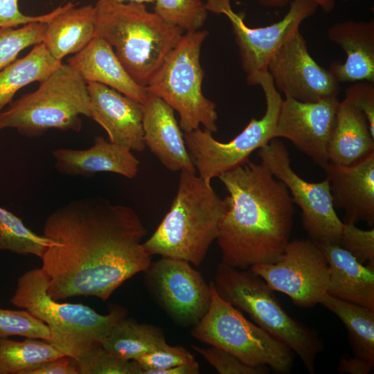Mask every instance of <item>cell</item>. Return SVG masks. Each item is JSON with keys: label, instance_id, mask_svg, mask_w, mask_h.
<instances>
[{"label": "cell", "instance_id": "cell-43", "mask_svg": "<svg viewBox=\"0 0 374 374\" xmlns=\"http://www.w3.org/2000/svg\"><path fill=\"white\" fill-rule=\"evenodd\" d=\"M199 365L197 362L180 364L163 370L158 371L154 374H198Z\"/></svg>", "mask_w": 374, "mask_h": 374}, {"label": "cell", "instance_id": "cell-30", "mask_svg": "<svg viewBox=\"0 0 374 374\" xmlns=\"http://www.w3.org/2000/svg\"><path fill=\"white\" fill-rule=\"evenodd\" d=\"M55 242L28 228L21 218L0 206V251L41 258Z\"/></svg>", "mask_w": 374, "mask_h": 374}, {"label": "cell", "instance_id": "cell-38", "mask_svg": "<svg viewBox=\"0 0 374 374\" xmlns=\"http://www.w3.org/2000/svg\"><path fill=\"white\" fill-rule=\"evenodd\" d=\"M19 0H0V28H13L31 22L47 24L56 15L66 8L68 3L53 10L49 13L29 16L23 14L19 9Z\"/></svg>", "mask_w": 374, "mask_h": 374}, {"label": "cell", "instance_id": "cell-19", "mask_svg": "<svg viewBox=\"0 0 374 374\" xmlns=\"http://www.w3.org/2000/svg\"><path fill=\"white\" fill-rule=\"evenodd\" d=\"M142 108L145 146L169 170L196 173L175 110L161 98L149 93Z\"/></svg>", "mask_w": 374, "mask_h": 374}, {"label": "cell", "instance_id": "cell-14", "mask_svg": "<svg viewBox=\"0 0 374 374\" xmlns=\"http://www.w3.org/2000/svg\"><path fill=\"white\" fill-rule=\"evenodd\" d=\"M185 260L161 257L143 271L145 282L161 308L177 323L196 325L208 311L210 284Z\"/></svg>", "mask_w": 374, "mask_h": 374}, {"label": "cell", "instance_id": "cell-33", "mask_svg": "<svg viewBox=\"0 0 374 374\" xmlns=\"http://www.w3.org/2000/svg\"><path fill=\"white\" fill-rule=\"evenodd\" d=\"M17 335L49 341L48 326L25 310L0 308V338Z\"/></svg>", "mask_w": 374, "mask_h": 374}, {"label": "cell", "instance_id": "cell-34", "mask_svg": "<svg viewBox=\"0 0 374 374\" xmlns=\"http://www.w3.org/2000/svg\"><path fill=\"white\" fill-rule=\"evenodd\" d=\"M76 362L79 374H143L135 361L114 355L102 347Z\"/></svg>", "mask_w": 374, "mask_h": 374}, {"label": "cell", "instance_id": "cell-44", "mask_svg": "<svg viewBox=\"0 0 374 374\" xmlns=\"http://www.w3.org/2000/svg\"><path fill=\"white\" fill-rule=\"evenodd\" d=\"M107 1H115V2H119V3H124L125 1H128L129 2H138V3H154V0H107Z\"/></svg>", "mask_w": 374, "mask_h": 374}, {"label": "cell", "instance_id": "cell-41", "mask_svg": "<svg viewBox=\"0 0 374 374\" xmlns=\"http://www.w3.org/2000/svg\"><path fill=\"white\" fill-rule=\"evenodd\" d=\"M374 364L357 356H341L337 371L341 373L368 374L373 370Z\"/></svg>", "mask_w": 374, "mask_h": 374}, {"label": "cell", "instance_id": "cell-26", "mask_svg": "<svg viewBox=\"0 0 374 374\" xmlns=\"http://www.w3.org/2000/svg\"><path fill=\"white\" fill-rule=\"evenodd\" d=\"M61 64L41 42L26 56L0 71V113L18 90L33 82L44 81Z\"/></svg>", "mask_w": 374, "mask_h": 374}, {"label": "cell", "instance_id": "cell-4", "mask_svg": "<svg viewBox=\"0 0 374 374\" xmlns=\"http://www.w3.org/2000/svg\"><path fill=\"white\" fill-rule=\"evenodd\" d=\"M94 10L96 36L107 42L132 78L146 87L184 31L142 3L98 0Z\"/></svg>", "mask_w": 374, "mask_h": 374}, {"label": "cell", "instance_id": "cell-3", "mask_svg": "<svg viewBox=\"0 0 374 374\" xmlns=\"http://www.w3.org/2000/svg\"><path fill=\"white\" fill-rule=\"evenodd\" d=\"M211 184L196 173L181 171L178 189L168 212L151 236L143 242L151 256L185 260L199 266L217 239L227 209Z\"/></svg>", "mask_w": 374, "mask_h": 374}, {"label": "cell", "instance_id": "cell-9", "mask_svg": "<svg viewBox=\"0 0 374 374\" xmlns=\"http://www.w3.org/2000/svg\"><path fill=\"white\" fill-rule=\"evenodd\" d=\"M209 308L191 330L192 336L210 346L225 350L246 364L267 366L275 373L288 374L294 353L282 341L249 321L240 310L222 299L209 283Z\"/></svg>", "mask_w": 374, "mask_h": 374}, {"label": "cell", "instance_id": "cell-40", "mask_svg": "<svg viewBox=\"0 0 374 374\" xmlns=\"http://www.w3.org/2000/svg\"><path fill=\"white\" fill-rule=\"evenodd\" d=\"M26 374H79V372L76 360L64 355L43 363Z\"/></svg>", "mask_w": 374, "mask_h": 374}, {"label": "cell", "instance_id": "cell-20", "mask_svg": "<svg viewBox=\"0 0 374 374\" xmlns=\"http://www.w3.org/2000/svg\"><path fill=\"white\" fill-rule=\"evenodd\" d=\"M52 155L57 171L73 177H89L107 172L132 179L139 171V161L132 150L102 136H95L93 145L87 149L57 148Z\"/></svg>", "mask_w": 374, "mask_h": 374}, {"label": "cell", "instance_id": "cell-15", "mask_svg": "<svg viewBox=\"0 0 374 374\" xmlns=\"http://www.w3.org/2000/svg\"><path fill=\"white\" fill-rule=\"evenodd\" d=\"M267 72L279 93L297 101L312 103L335 98L341 91L340 84L329 70L312 57L300 30L273 56Z\"/></svg>", "mask_w": 374, "mask_h": 374}, {"label": "cell", "instance_id": "cell-36", "mask_svg": "<svg viewBox=\"0 0 374 374\" xmlns=\"http://www.w3.org/2000/svg\"><path fill=\"white\" fill-rule=\"evenodd\" d=\"M143 370V374H154L157 371L195 361L193 354L180 346L167 344L134 360Z\"/></svg>", "mask_w": 374, "mask_h": 374}, {"label": "cell", "instance_id": "cell-29", "mask_svg": "<svg viewBox=\"0 0 374 374\" xmlns=\"http://www.w3.org/2000/svg\"><path fill=\"white\" fill-rule=\"evenodd\" d=\"M64 356L48 341L0 338V374H26L46 362Z\"/></svg>", "mask_w": 374, "mask_h": 374}, {"label": "cell", "instance_id": "cell-31", "mask_svg": "<svg viewBox=\"0 0 374 374\" xmlns=\"http://www.w3.org/2000/svg\"><path fill=\"white\" fill-rule=\"evenodd\" d=\"M154 12L186 33L199 30L207 18L201 0H154Z\"/></svg>", "mask_w": 374, "mask_h": 374}, {"label": "cell", "instance_id": "cell-42", "mask_svg": "<svg viewBox=\"0 0 374 374\" xmlns=\"http://www.w3.org/2000/svg\"><path fill=\"white\" fill-rule=\"evenodd\" d=\"M292 0H258L264 7L280 8L286 6ZM317 4L324 12H330L335 6L334 0H310Z\"/></svg>", "mask_w": 374, "mask_h": 374}, {"label": "cell", "instance_id": "cell-1", "mask_svg": "<svg viewBox=\"0 0 374 374\" xmlns=\"http://www.w3.org/2000/svg\"><path fill=\"white\" fill-rule=\"evenodd\" d=\"M146 234L132 208L103 197L59 207L44 224L43 235L55 242L40 258L48 294L56 301L78 296L106 301L150 265L142 242Z\"/></svg>", "mask_w": 374, "mask_h": 374}, {"label": "cell", "instance_id": "cell-25", "mask_svg": "<svg viewBox=\"0 0 374 374\" xmlns=\"http://www.w3.org/2000/svg\"><path fill=\"white\" fill-rule=\"evenodd\" d=\"M96 37L94 6L75 8L69 2L65 10L46 24L43 44L51 55L61 61L77 53Z\"/></svg>", "mask_w": 374, "mask_h": 374}, {"label": "cell", "instance_id": "cell-37", "mask_svg": "<svg viewBox=\"0 0 374 374\" xmlns=\"http://www.w3.org/2000/svg\"><path fill=\"white\" fill-rule=\"evenodd\" d=\"M339 245L358 262L374 266V228L363 230L352 222H343Z\"/></svg>", "mask_w": 374, "mask_h": 374}, {"label": "cell", "instance_id": "cell-11", "mask_svg": "<svg viewBox=\"0 0 374 374\" xmlns=\"http://www.w3.org/2000/svg\"><path fill=\"white\" fill-rule=\"evenodd\" d=\"M258 156L301 209L303 227L310 239L317 244H339L343 222L335 212L328 179L316 183L302 179L292 169L289 151L278 138L258 149Z\"/></svg>", "mask_w": 374, "mask_h": 374}, {"label": "cell", "instance_id": "cell-17", "mask_svg": "<svg viewBox=\"0 0 374 374\" xmlns=\"http://www.w3.org/2000/svg\"><path fill=\"white\" fill-rule=\"evenodd\" d=\"M89 118L107 132L109 141L132 151L143 152L142 104L105 84L87 83Z\"/></svg>", "mask_w": 374, "mask_h": 374}, {"label": "cell", "instance_id": "cell-16", "mask_svg": "<svg viewBox=\"0 0 374 374\" xmlns=\"http://www.w3.org/2000/svg\"><path fill=\"white\" fill-rule=\"evenodd\" d=\"M337 97L312 103L283 99L276 127V138L290 141L317 165L328 162V145L339 105Z\"/></svg>", "mask_w": 374, "mask_h": 374}, {"label": "cell", "instance_id": "cell-35", "mask_svg": "<svg viewBox=\"0 0 374 374\" xmlns=\"http://www.w3.org/2000/svg\"><path fill=\"white\" fill-rule=\"evenodd\" d=\"M192 348L220 374H268L270 371L267 366L246 364L234 355L216 346H192Z\"/></svg>", "mask_w": 374, "mask_h": 374}, {"label": "cell", "instance_id": "cell-23", "mask_svg": "<svg viewBox=\"0 0 374 374\" xmlns=\"http://www.w3.org/2000/svg\"><path fill=\"white\" fill-rule=\"evenodd\" d=\"M317 244L329 265L327 294L374 310V266L360 263L339 244Z\"/></svg>", "mask_w": 374, "mask_h": 374}, {"label": "cell", "instance_id": "cell-45", "mask_svg": "<svg viewBox=\"0 0 374 374\" xmlns=\"http://www.w3.org/2000/svg\"><path fill=\"white\" fill-rule=\"evenodd\" d=\"M341 1H344V2H348V1H353V0H341Z\"/></svg>", "mask_w": 374, "mask_h": 374}, {"label": "cell", "instance_id": "cell-12", "mask_svg": "<svg viewBox=\"0 0 374 374\" xmlns=\"http://www.w3.org/2000/svg\"><path fill=\"white\" fill-rule=\"evenodd\" d=\"M249 269L271 290L286 294L301 308H312L327 294L328 262L318 244L310 238L290 241L277 262Z\"/></svg>", "mask_w": 374, "mask_h": 374}, {"label": "cell", "instance_id": "cell-10", "mask_svg": "<svg viewBox=\"0 0 374 374\" xmlns=\"http://www.w3.org/2000/svg\"><path fill=\"white\" fill-rule=\"evenodd\" d=\"M251 86H260L266 102V110L261 118H252L244 129L231 141L215 140L212 133L198 127L184 132L188 154L198 172L206 183L214 177L242 165L256 150L276 138V127L283 98L267 71L246 79Z\"/></svg>", "mask_w": 374, "mask_h": 374}, {"label": "cell", "instance_id": "cell-5", "mask_svg": "<svg viewBox=\"0 0 374 374\" xmlns=\"http://www.w3.org/2000/svg\"><path fill=\"white\" fill-rule=\"evenodd\" d=\"M47 288L42 269H30L18 278L10 302L46 323L51 332L48 342L76 360L101 347L113 326L127 315V310L116 305L101 314L81 303L59 302L49 296Z\"/></svg>", "mask_w": 374, "mask_h": 374}, {"label": "cell", "instance_id": "cell-2", "mask_svg": "<svg viewBox=\"0 0 374 374\" xmlns=\"http://www.w3.org/2000/svg\"><path fill=\"white\" fill-rule=\"evenodd\" d=\"M217 177L229 193L216 239L222 262L247 269L277 262L290 242L295 213L285 185L249 159Z\"/></svg>", "mask_w": 374, "mask_h": 374}, {"label": "cell", "instance_id": "cell-13", "mask_svg": "<svg viewBox=\"0 0 374 374\" xmlns=\"http://www.w3.org/2000/svg\"><path fill=\"white\" fill-rule=\"evenodd\" d=\"M206 1L207 10L223 14L230 21L247 78L267 71L273 56L319 7L310 0H292L288 11L280 20L266 26L251 28L244 23V13L232 10L230 0Z\"/></svg>", "mask_w": 374, "mask_h": 374}, {"label": "cell", "instance_id": "cell-7", "mask_svg": "<svg viewBox=\"0 0 374 374\" xmlns=\"http://www.w3.org/2000/svg\"><path fill=\"white\" fill-rule=\"evenodd\" d=\"M82 115L89 118L87 83L69 64L62 63L37 89L0 113V131L15 128L28 137L50 129L79 132Z\"/></svg>", "mask_w": 374, "mask_h": 374}, {"label": "cell", "instance_id": "cell-24", "mask_svg": "<svg viewBox=\"0 0 374 374\" xmlns=\"http://www.w3.org/2000/svg\"><path fill=\"white\" fill-rule=\"evenodd\" d=\"M374 152V136L364 114L344 99L339 103L328 145L329 162L350 166Z\"/></svg>", "mask_w": 374, "mask_h": 374}, {"label": "cell", "instance_id": "cell-6", "mask_svg": "<svg viewBox=\"0 0 374 374\" xmlns=\"http://www.w3.org/2000/svg\"><path fill=\"white\" fill-rule=\"evenodd\" d=\"M217 294L246 312L266 332L296 353L310 374L324 344L318 333L292 317L281 306L274 290L250 269H240L223 262L212 281Z\"/></svg>", "mask_w": 374, "mask_h": 374}, {"label": "cell", "instance_id": "cell-21", "mask_svg": "<svg viewBox=\"0 0 374 374\" xmlns=\"http://www.w3.org/2000/svg\"><path fill=\"white\" fill-rule=\"evenodd\" d=\"M330 41L346 54L344 62L331 63L329 71L340 84L374 82V20H346L332 25L327 31Z\"/></svg>", "mask_w": 374, "mask_h": 374}, {"label": "cell", "instance_id": "cell-32", "mask_svg": "<svg viewBox=\"0 0 374 374\" xmlns=\"http://www.w3.org/2000/svg\"><path fill=\"white\" fill-rule=\"evenodd\" d=\"M46 24L31 22L22 27L0 28V71L16 60L24 48L42 42Z\"/></svg>", "mask_w": 374, "mask_h": 374}, {"label": "cell", "instance_id": "cell-18", "mask_svg": "<svg viewBox=\"0 0 374 374\" xmlns=\"http://www.w3.org/2000/svg\"><path fill=\"white\" fill-rule=\"evenodd\" d=\"M330 183L335 208L345 212L343 222L374 224V152L350 166L328 162L322 168Z\"/></svg>", "mask_w": 374, "mask_h": 374}, {"label": "cell", "instance_id": "cell-22", "mask_svg": "<svg viewBox=\"0 0 374 374\" xmlns=\"http://www.w3.org/2000/svg\"><path fill=\"white\" fill-rule=\"evenodd\" d=\"M68 64L86 83L105 84L141 104L148 95L146 87L136 82L126 71L112 47L98 36L69 58Z\"/></svg>", "mask_w": 374, "mask_h": 374}, {"label": "cell", "instance_id": "cell-8", "mask_svg": "<svg viewBox=\"0 0 374 374\" xmlns=\"http://www.w3.org/2000/svg\"><path fill=\"white\" fill-rule=\"evenodd\" d=\"M208 35L206 30L184 34L145 87L149 94L178 113L184 132L200 125L211 133L217 131L216 105L204 96L202 89L204 72L200 51Z\"/></svg>", "mask_w": 374, "mask_h": 374}, {"label": "cell", "instance_id": "cell-28", "mask_svg": "<svg viewBox=\"0 0 374 374\" xmlns=\"http://www.w3.org/2000/svg\"><path fill=\"white\" fill-rule=\"evenodd\" d=\"M320 303L346 326L354 355L374 364V310L328 294Z\"/></svg>", "mask_w": 374, "mask_h": 374}, {"label": "cell", "instance_id": "cell-27", "mask_svg": "<svg viewBox=\"0 0 374 374\" xmlns=\"http://www.w3.org/2000/svg\"><path fill=\"white\" fill-rule=\"evenodd\" d=\"M166 344L159 328L139 323L126 316L113 326L102 340L101 347L114 355L134 361Z\"/></svg>", "mask_w": 374, "mask_h": 374}, {"label": "cell", "instance_id": "cell-39", "mask_svg": "<svg viewBox=\"0 0 374 374\" xmlns=\"http://www.w3.org/2000/svg\"><path fill=\"white\" fill-rule=\"evenodd\" d=\"M345 99L364 114L374 136V82H355L346 89Z\"/></svg>", "mask_w": 374, "mask_h": 374}]
</instances>
